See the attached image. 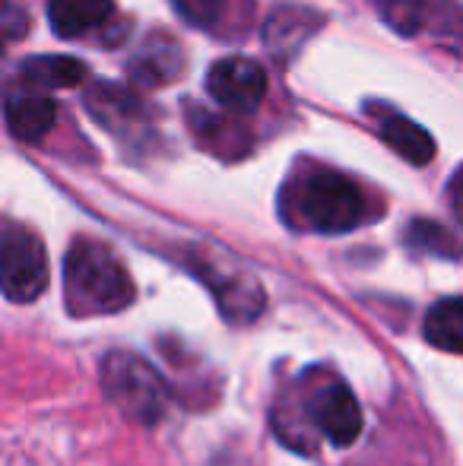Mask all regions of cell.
Wrapping results in <instances>:
<instances>
[{
    "mask_svg": "<svg viewBox=\"0 0 463 466\" xmlns=\"http://www.w3.org/2000/svg\"><path fill=\"white\" fill-rule=\"evenodd\" d=\"M365 194L352 178L327 168L302 172L283 190V216L289 226L305 232L340 235L362 226L365 219Z\"/></svg>",
    "mask_w": 463,
    "mask_h": 466,
    "instance_id": "cell-1",
    "label": "cell"
},
{
    "mask_svg": "<svg viewBox=\"0 0 463 466\" xmlns=\"http://www.w3.org/2000/svg\"><path fill=\"white\" fill-rule=\"evenodd\" d=\"M64 295L74 314H115L134 301V282L112 248L80 238L64 258Z\"/></svg>",
    "mask_w": 463,
    "mask_h": 466,
    "instance_id": "cell-2",
    "label": "cell"
},
{
    "mask_svg": "<svg viewBox=\"0 0 463 466\" xmlns=\"http://www.w3.org/2000/svg\"><path fill=\"white\" fill-rule=\"evenodd\" d=\"M102 390L127 419L140 425H156L166 416L168 384L146 359L134 352H108L102 362Z\"/></svg>",
    "mask_w": 463,
    "mask_h": 466,
    "instance_id": "cell-3",
    "label": "cell"
},
{
    "mask_svg": "<svg viewBox=\"0 0 463 466\" xmlns=\"http://www.w3.org/2000/svg\"><path fill=\"white\" fill-rule=\"evenodd\" d=\"M302 410L308 422L317 429V435L327 438L337 448H349L362 435V406H358L356 393L347 387V380L330 371L308 374Z\"/></svg>",
    "mask_w": 463,
    "mask_h": 466,
    "instance_id": "cell-4",
    "label": "cell"
},
{
    "mask_svg": "<svg viewBox=\"0 0 463 466\" xmlns=\"http://www.w3.org/2000/svg\"><path fill=\"white\" fill-rule=\"evenodd\" d=\"M0 282L10 301H35L48 286V254L32 228L19 222H6L0 241Z\"/></svg>",
    "mask_w": 463,
    "mask_h": 466,
    "instance_id": "cell-5",
    "label": "cell"
},
{
    "mask_svg": "<svg viewBox=\"0 0 463 466\" xmlns=\"http://www.w3.org/2000/svg\"><path fill=\"white\" fill-rule=\"evenodd\" d=\"M206 93L229 111L247 115L267 96V74L251 57H223L206 74Z\"/></svg>",
    "mask_w": 463,
    "mask_h": 466,
    "instance_id": "cell-6",
    "label": "cell"
},
{
    "mask_svg": "<svg viewBox=\"0 0 463 466\" xmlns=\"http://www.w3.org/2000/svg\"><path fill=\"white\" fill-rule=\"evenodd\" d=\"M368 111H371V117H375L377 134L384 137V143H388L397 156H403V159L413 162V166H426L435 156L432 134H428L422 124H416L413 117L400 115V111L390 108V105H371Z\"/></svg>",
    "mask_w": 463,
    "mask_h": 466,
    "instance_id": "cell-7",
    "label": "cell"
},
{
    "mask_svg": "<svg viewBox=\"0 0 463 466\" xmlns=\"http://www.w3.org/2000/svg\"><path fill=\"white\" fill-rule=\"evenodd\" d=\"M57 124V105L38 89L6 96V127L16 140L38 143Z\"/></svg>",
    "mask_w": 463,
    "mask_h": 466,
    "instance_id": "cell-8",
    "label": "cell"
},
{
    "mask_svg": "<svg viewBox=\"0 0 463 466\" xmlns=\"http://www.w3.org/2000/svg\"><path fill=\"white\" fill-rule=\"evenodd\" d=\"M115 19V0H48V23L61 38H86Z\"/></svg>",
    "mask_w": 463,
    "mask_h": 466,
    "instance_id": "cell-9",
    "label": "cell"
},
{
    "mask_svg": "<svg viewBox=\"0 0 463 466\" xmlns=\"http://www.w3.org/2000/svg\"><path fill=\"white\" fill-rule=\"evenodd\" d=\"M19 80L29 89H67L86 80V64L64 55H42L19 64Z\"/></svg>",
    "mask_w": 463,
    "mask_h": 466,
    "instance_id": "cell-10",
    "label": "cell"
},
{
    "mask_svg": "<svg viewBox=\"0 0 463 466\" xmlns=\"http://www.w3.org/2000/svg\"><path fill=\"white\" fill-rule=\"evenodd\" d=\"M175 74H181V55H178V45L166 35L149 38L140 48V55L130 61V76L140 80L143 86H162Z\"/></svg>",
    "mask_w": 463,
    "mask_h": 466,
    "instance_id": "cell-11",
    "label": "cell"
},
{
    "mask_svg": "<svg viewBox=\"0 0 463 466\" xmlns=\"http://www.w3.org/2000/svg\"><path fill=\"white\" fill-rule=\"evenodd\" d=\"M426 339L435 350L460 352L463 356V299H441L428 308L426 327H422Z\"/></svg>",
    "mask_w": 463,
    "mask_h": 466,
    "instance_id": "cell-12",
    "label": "cell"
},
{
    "mask_svg": "<svg viewBox=\"0 0 463 466\" xmlns=\"http://www.w3.org/2000/svg\"><path fill=\"white\" fill-rule=\"evenodd\" d=\"M172 6L185 23L216 32L219 23L226 19V13H229L232 0H172Z\"/></svg>",
    "mask_w": 463,
    "mask_h": 466,
    "instance_id": "cell-13",
    "label": "cell"
},
{
    "mask_svg": "<svg viewBox=\"0 0 463 466\" xmlns=\"http://www.w3.org/2000/svg\"><path fill=\"white\" fill-rule=\"evenodd\" d=\"M375 6L397 32H403V35L419 29L422 13H426V0H375Z\"/></svg>",
    "mask_w": 463,
    "mask_h": 466,
    "instance_id": "cell-14",
    "label": "cell"
},
{
    "mask_svg": "<svg viewBox=\"0 0 463 466\" xmlns=\"http://www.w3.org/2000/svg\"><path fill=\"white\" fill-rule=\"evenodd\" d=\"M448 197H451V209L458 216V222L463 226V168L451 178V187H448Z\"/></svg>",
    "mask_w": 463,
    "mask_h": 466,
    "instance_id": "cell-15",
    "label": "cell"
},
{
    "mask_svg": "<svg viewBox=\"0 0 463 466\" xmlns=\"http://www.w3.org/2000/svg\"><path fill=\"white\" fill-rule=\"evenodd\" d=\"M19 19H23V16L13 10V4H6V38L16 35V23H19Z\"/></svg>",
    "mask_w": 463,
    "mask_h": 466,
    "instance_id": "cell-16",
    "label": "cell"
}]
</instances>
